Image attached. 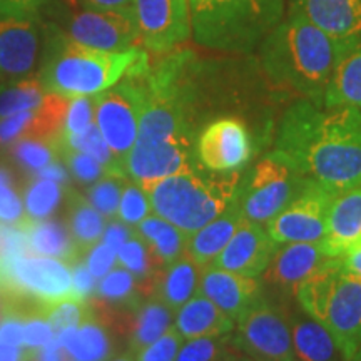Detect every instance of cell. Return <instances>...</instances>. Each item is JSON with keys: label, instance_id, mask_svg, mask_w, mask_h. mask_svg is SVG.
Here are the masks:
<instances>
[{"label": "cell", "instance_id": "25", "mask_svg": "<svg viewBox=\"0 0 361 361\" xmlns=\"http://www.w3.org/2000/svg\"><path fill=\"white\" fill-rule=\"evenodd\" d=\"M296 361H340L343 355L331 333L306 313L290 319ZM345 361V360H343Z\"/></svg>", "mask_w": 361, "mask_h": 361}, {"label": "cell", "instance_id": "46", "mask_svg": "<svg viewBox=\"0 0 361 361\" xmlns=\"http://www.w3.org/2000/svg\"><path fill=\"white\" fill-rule=\"evenodd\" d=\"M54 331L45 318L34 316L24 322V345L29 348H40L54 340Z\"/></svg>", "mask_w": 361, "mask_h": 361}, {"label": "cell", "instance_id": "34", "mask_svg": "<svg viewBox=\"0 0 361 361\" xmlns=\"http://www.w3.org/2000/svg\"><path fill=\"white\" fill-rule=\"evenodd\" d=\"M117 261L121 266L134 274L137 279L139 286H151L154 284V279L159 273L162 264L157 261L154 252L144 239L139 236L134 229L133 236L124 243L117 251Z\"/></svg>", "mask_w": 361, "mask_h": 361}, {"label": "cell", "instance_id": "22", "mask_svg": "<svg viewBox=\"0 0 361 361\" xmlns=\"http://www.w3.org/2000/svg\"><path fill=\"white\" fill-rule=\"evenodd\" d=\"M72 358L78 361H109L116 355V343L109 324L94 313L79 326H69L57 335Z\"/></svg>", "mask_w": 361, "mask_h": 361}, {"label": "cell", "instance_id": "31", "mask_svg": "<svg viewBox=\"0 0 361 361\" xmlns=\"http://www.w3.org/2000/svg\"><path fill=\"white\" fill-rule=\"evenodd\" d=\"M135 231L147 243L162 266L171 264L186 255L188 234L161 216H147L135 226Z\"/></svg>", "mask_w": 361, "mask_h": 361}, {"label": "cell", "instance_id": "20", "mask_svg": "<svg viewBox=\"0 0 361 361\" xmlns=\"http://www.w3.org/2000/svg\"><path fill=\"white\" fill-rule=\"evenodd\" d=\"M361 238V186L335 192L328 211V233L322 241L324 252L341 258Z\"/></svg>", "mask_w": 361, "mask_h": 361}, {"label": "cell", "instance_id": "17", "mask_svg": "<svg viewBox=\"0 0 361 361\" xmlns=\"http://www.w3.org/2000/svg\"><path fill=\"white\" fill-rule=\"evenodd\" d=\"M200 293L238 322L261 298V283L258 278L241 276L216 266H206L201 273Z\"/></svg>", "mask_w": 361, "mask_h": 361}, {"label": "cell", "instance_id": "9", "mask_svg": "<svg viewBox=\"0 0 361 361\" xmlns=\"http://www.w3.org/2000/svg\"><path fill=\"white\" fill-rule=\"evenodd\" d=\"M142 75H128L111 89L94 96L96 126L111 151L123 159L137 141L139 123L146 101Z\"/></svg>", "mask_w": 361, "mask_h": 361}, {"label": "cell", "instance_id": "10", "mask_svg": "<svg viewBox=\"0 0 361 361\" xmlns=\"http://www.w3.org/2000/svg\"><path fill=\"white\" fill-rule=\"evenodd\" d=\"M229 345L252 361H296L290 319L263 296L238 319Z\"/></svg>", "mask_w": 361, "mask_h": 361}, {"label": "cell", "instance_id": "39", "mask_svg": "<svg viewBox=\"0 0 361 361\" xmlns=\"http://www.w3.org/2000/svg\"><path fill=\"white\" fill-rule=\"evenodd\" d=\"M94 313V306L89 301H80V300H66L61 303L54 305L49 310L47 319L51 324L54 335H59L61 331H64L69 326H79L80 323L85 322L90 314Z\"/></svg>", "mask_w": 361, "mask_h": 361}, {"label": "cell", "instance_id": "4", "mask_svg": "<svg viewBox=\"0 0 361 361\" xmlns=\"http://www.w3.org/2000/svg\"><path fill=\"white\" fill-rule=\"evenodd\" d=\"M241 179L239 171L213 173L197 164L141 188L146 191L154 214L178 226L189 236L218 218L236 200Z\"/></svg>", "mask_w": 361, "mask_h": 361}, {"label": "cell", "instance_id": "32", "mask_svg": "<svg viewBox=\"0 0 361 361\" xmlns=\"http://www.w3.org/2000/svg\"><path fill=\"white\" fill-rule=\"evenodd\" d=\"M20 188L25 204V216L30 221H42L52 216L67 194V189L64 191L62 184L56 180L39 179L34 176H25Z\"/></svg>", "mask_w": 361, "mask_h": 361}, {"label": "cell", "instance_id": "35", "mask_svg": "<svg viewBox=\"0 0 361 361\" xmlns=\"http://www.w3.org/2000/svg\"><path fill=\"white\" fill-rule=\"evenodd\" d=\"M54 144L84 152V154H89L90 157H94V159L106 166L109 171L123 173V169H121V159L111 151V147L107 146L106 139L102 137L101 130H99L96 123L90 124L87 129L79 134H66L61 130V133L54 137Z\"/></svg>", "mask_w": 361, "mask_h": 361}, {"label": "cell", "instance_id": "23", "mask_svg": "<svg viewBox=\"0 0 361 361\" xmlns=\"http://www.w3.org/2000/svg\"><path fill=\"white\" fill-rule=\"evenodd\" d=\"M234 326H236V322L202 293L194 295L186 305L176 311L174 316V328L183 335L184 340L231 335Z\"/></svg>", "mask_w": 361, "mask_h": 361}, {"label": "cell", "instance_id": "16", "mask_svg": "<svg viewBox=\"0 0 361 361\" xmlns=\"http://www.w3.org/2000/svg\"><path fill=\"white\" fill-rule=\"evenodd\" d=\"M278 246L263 224L243 219L231 241L209 266L231 271L241 276L259 278L264 271H268Z\"/></svg>", "mask_w": 361, "mask_h": 361}, {"label": "cell", "instance_id": "50", "mask_svg": "<svg viewBox=\"0 0 361 361\" xmlns=\"http://www.w3.org/2000/svg\"><path fill=\"white\" fill-rule=\"evenodd\" d=\"M79 6L92 11H107L121 13H134V0H78Z\"/></svg>", "mask_w": 361, "mask_h": 361}, {"label": "cell", "instance_id": "40", "mask_svg": "<svg viewBox=\"0 0 361 361\" xmlns=\"http://www.w3.org/2000/svg\"><path fill=\"white\" fill-rule=\"evenodd\" d=\"M56 149L59 152V159L64 161L67 169L71 171V174L74 176L79 183L84 184H92L102 178L104 174L109 173V169L101 162L90 157L89 154H84L80 151H74V149L57 146Z\"/></svg>", "mask_w": 361, "mask_h": 361}, {"label": "cell", "instance_id": "43", "mask_svg": "<svg viewBox=\"0 0 361 361\" xmlns=\"http://www.w3.org/2000/svg\"><path fill=\"white\" fill-rule=\"evenodd\" d=\"M96 121V99L94 96H79L69 99L62 133L79 134Z\"/></svg>", "mask_w": 361, "mask_h": 361}, {"label": "cell", "instance_id": "47", "mask_svg": "<svg viewBox=\"0 0 361 361\" xmlns=\"http://www.w3.org/2000/svg\"><path fill=\"white\" fill-rule=\"evenodd\" d=\"M71 268H72V283H74L75 296H78L80 301L92 300L94 293H96V288H97V283H96L97 278L90 273L84 259L75 261L74 264H71Z\"/></svg>", "mask_w": 361, "mask_h": 361}, {"label": "cell", "instance_id": "13", "mask_svg": "<svg viewBox=\"0 0 361 361\" xmlns=\"http://www.w3.org/2000/svg\"><path fill=\"white\" fill-rule=\"evenodd\" d=\"M197 137H171L162 141L137 139L133 149L121 159V169L139 186L196 168Z\"/></svg>", "mask_w": 361, "mask_h": 361}, {"label": "cell", "instance_id": "42", "mask_svg": "<svg viewBox=\"0 0 361 361\" xmlns=\"http://www.w3.org/2000/svg\"><path fill=\"white\" fill-rule=\"evenodd\" d=\"M229 336H200L186 340L176 361H216L226 351Z\"/></svg>", "mask_w": 361, "mask_h": 361}, {"label": "cell", "instance_id": "36", "mask_svg": "<svg viewBox=\"0 0 361 361\" xmlns=\"http://www.w3.org/2000/svg\"><path fill=\"white\" fill-rule=\"evenodd\" d=\"M7 152L12 162L24 171L25 176L37 173L39 169L59 159L56 144L47 139L20 137L7 144Z\"/></svg>", "mask_w": 361, "mask_h": 361}, {"label": "cell", "instance_id": "33", "mask_svg": "<svg viewBox=\"0 0 361 361\" xmlns=\"http://www.w3.org/2000/svg\"><path fill=\"white\" fill-rule=\"evenodd\" d=\"M45 92L39 78L4 80L0 84V119L13 116L17 112L35 111L45 101Z\"/></svg>", "mask_w": 361, "mask_h": 361}, {"label": "cell", "instance_id": "44", "mask_svg": "<svg viewBox=\"0 0 361 361\" xmlns=\"http://www.w3.org/2000/svg\"><path fill=\"white\" fill-rule=\"evenodd\" d=\"M184 338L174 326L134 355L135 361H176Z\"/></svg>", "mask_w": 361, "mask_h": 361}, {"label": "cell", "instance_id": "28", "mask_svg": "<svg viewBox=\"0 0 361 361\" xmlns=\"http://www.w3.org/2000/svg\"><path fill=\"white\" fill-rule=\"evenodd\" d=\"M66 224L69 228L71 236L74 239L79 255H87L90 247L99 243L104 234V218L101 213L85 200L82 194L75 192L74 189H67L66 194Z\"/></svg>", "mask_w": 361, "mask_h": 361}, {"label": "cell", "instance_id": "3", "mask_svg": "<svg viewBox=\"0 0 361 361\" xmlns=\"http://www.w3.org/2000/svg\"><path fill=\"white\" fill-rule=\"evenodd\" d=\"M45 47L39 80L47 94L62 97L97 96L128 75L149 71V57L141 47L107 52L67 39L56 25L44 24Z\"/></svg>", "mask_w": 361, "mask_h": 361}, {"label": "cell", "instance_id": "12", "mask_svg": "<svg viewBox=\"0 0 361 361\" xmlns=\"http://www.w3.org/2000/svg\"><path fill=\"white\" fill-rule=\"evenodd\" d=\"M335 191L308 180L306 188L281 213L264 224L278 245L286 243H319L328 233V211Z\"/></svg>", "mask_w": 361, "mask_h": 361}, {"label": "cell", "instance_id": "6", "mask_svg": "<svg viewBox=\"0 0 361 361\" xmlns=\"http://www.w3.org/2000/svg\"><path fill=\"white\" fill-rule=\"evenodd\" d=\"M295 293L305 313L331 333L343 360L348 361L361 345V278L335 258Z\"/></svg>", "mask_w": 361, "mask_h": 361}, {"label": "cell", "instance_id": "2", "mask_svg": "<svg viewBox=\"0 0 361 361\" xmlns=\"http://www.w3.org/2000/svg\"><path fill=\"white\" fill-rule=\"evenodd\" d=\"M351 45L290 11L261 42V64L271 80L323 106L333 71Z\"/></svg>", "mask_w": 361, "mask_h": 361}, {"label": "cell", "instance_id": "56", "mask_svg": "<svg viewBox=\"0 0 361 361\" xmlns=\"http://www.w3.org/2000/svg\"><path fill=\"white\" fill-rule=\"evenodd\" d=\"M109 361H135V360H134V355L128 351V353H124V355L114 356V358H111Z\"/></svg>", "mask_w": 361, "mask_h": 361}, {"label": "cell", "instance_id": "57", "mask_svg": "<svg viewBox=\"0 0 361 361\" xmlns=\"http://www.w3.org/2000/svg\"><path fill=\"white\" fill-rule=\"evenodd\" d=\"M348 361H361V345H360V348L356 350V353L351 356V358L348 360Z\"/></svg>", "mask_w": 361, "mask_h": 361}, {"label": "cell", "instance_id": "18", "mask_svg": "<svg viewBox=\"0 0 361 361\" xmlns=\"http://www.w3.org/2000/svg\"><path fill=\"white\" fill-rule=\"evenodd\" d=\"M290 11L346 42L361 40V0H290Z\"/></svg>", "mask_w": 361, "mask_h": 361}, {"label": "cell", "instance_id": "48", "mask_svg": "<svg viewBox=\"0 0 361 361\" xmlns=\"http://www.w3.org/2000/svg\"><path fill=\"white\" fill-rule=\"evenodd\" d=\"M0 341L13 346H25L24 319L11 314H0Z\"/></svg>", "mask_w": 361, "mask_h": 361}, {"label": "cell", "instance_id": "29", "mask_svg": "<svg viewBox=\"0 0 361 361\" xmlns=\"http://www.w3.org/2000/svg\"><path fill=\"white\" fill-rule=\"evenodd\" d=\"M174 316V311L156 300L154 296L151 300L142 301L133 313V319L129 324V353L135 355L144 346L151 345L157 338L164 335L169 328H173Z\"/></svg>", "mask_w": 361, "mask_h": 361}, {"label": "cell", "instance_id": "37", "mask_svg": "<svg viewBox=\"0 0 361 361\" xmlns=\"http://www.w3.org/2000/svg\"><path fill=\"white\" fill-rule=\"evenodd\" d=\"M126 183H128V176L123 173H116V171H109L101 179L96 180L92 188L89 189L87 197L90 204L96 207L102 216H106V218H116Z\"/></svg>", "mask_w": 361, "mask_h": 361}, {"label": "cell", "instance_id": "21", "mask_svg": "<svg viewBox=\"0 0 361 361\" xmlns=\"http://www.w3.org/2000/svg\"><path fill=\"white\" fill-rule=\"evenodd\" d=\"M243 219H245V216H243L241 206H239L238 200H234L218 218L209 221L196 233L189 234L186 255L201 268L209 266L218 258L226 245L231 241Z\"/></svg>", "mask_w": 361, "mask_h": 361}, {"label": "cell", "instance_id": "30", "mask_svg": "<svg viewBox=\"0 0 361 361\" xmlns=\"http://www.w3.org/2000/svg\"><path fill=\"white\" fill-rule=\"evenodd\" d=\"M137 288L139 284L134 274L119 266L101 278V283L97 284L96 293H94L92 305L101 310H114V313H117L114 318L117 319L119 313L123 311L134 313L142 303Z\"/></svg>", "mask_w": 361, "mask_h": 361}, {"label": "cell", "instance_id": "7", "mask_svg": "<svg viewBox=\"0 0 361 361\" xmlns=\"http://www.w3.org/2000/svg\"><path fill=\"white\" fill-rule=\"evenodd\" d=\"M308 180L283 154L269 152L239 184L236 200L243 216L264 226L303 191Z\"/></svg>", "mask_w": 361, "mask_h": 361}, {"label": "cell", "instance_id": "19", "mask_svg": "<svg viewBox=\"0 0 361 361\" xmlns=\"http://www.w3.org/2000/svg\"><path fill=\"white\" fill-rule=\"evenodd\" d=\"M335 259L324 252L319 243H286L279 245L269 264V278L284 290L296 291L305 279Z\"/></svg>", "mask_w": 361, "mask_h": 361}, {"label": "cell", "instance_id": "55", "mask_svg": "<svg viewBox=\"0 0 361 361\" xmlns=\"http://www.w3.org/2000/svg\"><path fill=\"white\" fill-rule=\"evenodd\" d=\"M17 2H22V4H25V6L35 7V8H39V11H42V8L47 6V4H51L52 0H17Z\"/></svg>", "mask_w": 361, "mask_h": 361}, {"label": "cell", "instance_id": "26", "mask_svg": "<svg viewBox=\"0 0 361 361\" xmlns=\"http://www.w3.org/2000/svg\"><path fill=\"white\" fill-rule=\"evenodd\" d=\"M324 107H356L361 111V40L343 54L329 79Z\"/></svg>", "mask_w": 361, "mask_h": 361}, {"label": "cell", "instance_id": "53", "mask_svg": "<svg viewBox=\"0 0 361 361\" xmlns=\"http://www.w3.org/2000/svg\"><path fill=\"white\" fill-rule=\"evenodd\" d=\"M340 259L351 273H355L356 276L361 278V238L353 246H350L348 250L345 251V255H343Z\"/></svg>", "mask_w": 361, "mask_h": 361}, {"label": "cell", "instance_id": "8", "mask_svg": "<svg viewBox=\"0 0 361 361\" xmlns=\"http://www.w3.org/2000/svg\"><path fill=\"white\" fill-rule=\"evenodd\" d=\"M44 40L40 11L17 0H0V80L34 75Z\"/></svg>", "mask_w": 361, "mask_h": 361}, {"label": "cell", "instance_id": "41", "mask_svg": "<svg viewBox=\"0 0 361 361\" xmlns=\"http://www.w3.org/2000/svg\"><path fill=\"white\" fill-rule=\"evenodd\" d=\"M152 211L151 202H149V197L144 189L135 184L134 180L130 183L128 179L126 183L123 196H121L119 209H117V216H119V221H123L124 224L137 226L142 219H146L149 213Z\"/></svg>", "mask_w": 361, "mask_h": 361}, {"label": "cell", "instance_id": "24", "mask_svg": "<svg viewBox=\"0 0 361 361\" xmlns=\"http://www.w3.org/2000/svg\"><path fill=\"white\" fill-rule=\"evenodd\" d=\"M202 268L189 258L188 255L171 264L162 266L152 284L154 298L164 303L174 313L186 305L194 295L200 293Z\"/></svg>", "mask_w": 361, "mask_h": 361}, {"label": "cell", "instance_id": "11", "mask_svg": "<svg viewBox=\"0 0 361 361\" xmlns=\"http://www.w3.org/2000/svg\"><path fill=\"white\" fill-rule=\"evenodd\" d=\"M61 20L54 24L74 42L107 52H121L139 42L134 13L71 8L61 11Z\"/></svg>", "mask_w": 361, "mask_h": 361}, {"label": "cell", "instance_id": "38", "mask_svg": "<svg viewBox=\"0 0 361 361\" xmlns=\"http://www.w3.org/2000/svg\"><path fill=\"white\" fill-rule=\"evenodd\" d=\"M27 219L16 173L11 166L0 164V223L22 224Z\"/></svg>", "mask_w": 361, "mask_h": 361}, {"label": "cell", "instance_id": "1", "mask_svg": "<svg viewBox=\"0 0 361 361\" xmlns=\"http://www.w3.org/2000/svg\"><path fill=\"white\" fill-rule=\"evenodd\" d=\"M274 151L329 191L361 186V111L298 101L281 117Z\"/></svg>", "mask_w": 361, "mask_h": 361}, {"label": "cell", "instance_id": "15", "mask_svg": "<svg viewBox=\"0 0 361 361\" xmlns=\"http://www.w3.org/2000/svg\"><path fill=\"white\" fill-rule=\"evenodd\" d=\"M252 146L246 126L236 117H219L200 130L196 157L213 173L239 171L251 159Z\"/></svg>", "mask_w": 361, "mask_h": 361}, {"label": "cell", "instance_id": "51", "mask_svg": "<svg viewBox=\"0 0 361 361\" xmlns=\"http://www.w3.org/2000/svg\"><path fill=\"white\" fill-rule=\"evenodd\" d=\"M30 176H34V178H39V179L56 180V183H59V184L69 183V171H67V168H64V164H62L61 159L51 162V164H47L45 168L39 169L37 173H34Z\"/></svg>", "mask_w": 361, "mask_h": 361}, {"label": "cell", "instance_id": "27", "mask_svg": "<svg viewBox=\"0 0 361 361\" xmlns=\"http://www.w3.org/2000/svg\"><path fill=\"white\" fill-rule=\"evenodd\" d=\"M27 234H29V246L32 255L47 256L64 261L67 264H74L75 261L84 259L75 247L74 239L71 236L66 223L57 219L27 221Z\"/></svg>", "mask_w": 361, "mask_h": 361}, {"label": "cell", "instance_id": "5", "mask_svg": "<svg viewBox=\"0 0 361 361\" xmlns=\"http://www.w3.org/2000/svg\"><path fill=\"white\" fill-rule=\"evenodd\" d=\"M286 0H189L192 37L202 47L246 54L283 20Z\"/></svg>", "mask_w": 361, "mask_h": 361}, {"label": "cell", "instance_id": "52", "mask_svg": "<svg viewBox=\"0 0 361 361\" xmlns=\"http://www.w3.org/2000/svg\"><path fill=\"white\" fill-rule=\"evenodd\" d=\"M35 348L13 346L0 341V361H32Z\"/></svg>", "mask_w": 361, "mask_h": 361}, {"label": "cell", "instance_id": "49", "mask_svg": "<svg viewBox=\"0 0 361 361\" xmlns=\"http://www.w3.org/2000/svg\"><path fill=\"white\" fill-rule=\"evenodd\" d=\"M134 229H130V226L124 224L123 221H111L109 226L104 229L102 234V243L111 247L112 251H119V247L124 245L128 239L133 236Z\"/></svg>", "mask_w": 361, "mask_h": 361}, {"label": "cell", "instance_id": "45", "mask_svg": "<svg viewBox=\"0 0 361 361\" xmlns=\"http://www.w3.org/2000/svg\"><path fill=\"white\" fill-rule=\"evenodd\" d=\"M84 261L90 273L97 279H101L117 264V252L112 251L104 243H97L96 246L90 247L87 251V255L84 256Z\"/></svg>", "mask_w": 361, "mask_h": 361}, {"label": "cell", "instance_id": "58", "mask_svg": "<svg viewBox=\"0 0 361 361\" xmlns=\"http://www.w3.org/2000/svg\"><path fill=\"white\" fill-rule=\"evenodd\" d=\"M59 361H78V360H74V358H72V356H71L69 353H66V355H64V358H62V360H59Z\"/></svg>", "mask_w": 361, "mask_h": 361}, {"label": "cell", "instance_id": "54", "mask_svg": "<svg viewBox=\"0 0 361 361\" xmlns=\"http://www.w3.org/2000/svg\"><path fill=\"white\" fill-rule=\"evenodd\" d=\"M216 361H252V360L250 358V356H246L243 353H231V351L226 350L224 353L221 355Z\"/></svg>", "mask_w": 361, "mask_h": 361}, {"label": "cell", "instance_id": "14", "mask_svg": "<svg viewBox=\"0 0 361 361\" xmlns=\"http://www.w3.org/2000/svg\"><path fill=\"white\" fill-rule=\"evenodd\" d=\"M139 42L147 51L169 54L192 35L189 0H134Z\"/></svg>", "mask_w": 361, "mask_h": 361}]
</instances>
